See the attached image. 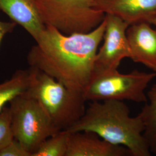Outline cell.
<instances>
[{
	"mask_svg": "<svg viewBox=\"0 0 156 156\" xmlns=\"http://www.w3.org/2000/svg\"><path fill=\"white\" fill-rule=\"evenodd\" d=\"M105 26L104 19L89 33L66 35L46 25L28 51L27 63L68 88L84 93L94 74L95 58Z\"/></svg>",
	"mask_w": 156,
	"mask_h": 156,
	"instance_id": "1",
	"label": "cell"
},
{
	"mask_svg": "<svg viewBox=\"0 0 156 156\" xmlns=\"http://www.w3.org/2000/svg\"><path fill=\"white\" fill-rule=\"evenodd\" d=\"M123 101H93L83 116L67 130L93 132L111 144L126 147L131 156H150L142 116L139 113L131 117Z\"/></svg>",
	"mask_w": 156,
	"mask_h": 156,
	"instance_id": "2",
	"label": "cell"
},
{
	"mask_svg": "<svg viewBox=\"0 0 156 156\" xmlns=\"http://www.w3.org/2000/svg\"><path fill=\"white\" fill-rule=\"evenodd\" d=\"M31 79L24 94L38 101L58 130H67L86 111L83 93L68 88L48 74L30 67Z\"/></svg>",
	"mask_w": 156,
	"mask_h": 156,
	"instance_id": "3",
	"label": "cell"
},
{
	"mask_svg": "<svg viewBox=\"0 0 156 156\" xmlns=\"http://www.w3.org/2000/svg\"><path fill=\"white\" fill-rule=\"evenodd\" d=\"M46 25L62 33H86L103 22L105 14L96 9L93 0H36Z\"/></svg>",
	"mask_w": 156,
	"mask_h": 156,
	"instance_id": "4",
	"label": "cell"
},
{
	"mask_svg": "<svg viewBox=\"0 0 156 156\" xmlns=\"http://www.w3.org/2000/svg\"><path fill=\"white\" fill-rule=\"evenodd\" d=\"M14 139L31 154L60 130L52 123L39 102L23 93L9 102Z\"/></svg>",
	"mask_w": 156,
	"mask_h": 156,
	"instance_id": "5",
	"label": "cell"
},
{
	"mask_svg": "<svg viewBox=\"0 0 156 156\" xmlns=\"http://www.w3.org/2000/svg\"><path fill=\"white\" fill-rule=\"evenodd\" d=\"M156 73L134 70L121 73L117 69L94 74L83 93L86 101H131L136 103L147 101L145 90L156 78Z\"/></svg>",
	"mask_w": 156,
	"mask_h": 156,
	"instance_id": "6",
	"label": "cell"
},
{
	"mask_svg": "<svg viewBox=\"0 0 156 156\" xmlns=\"http://www.w3.org/2000/svg\"><path fill=\"white\" fill-rule=\"evenodd\" d=\"M105 20L104 43L95 56L94 74L117 69L123 59L131 58V56L127 36L129 25L119 17L109 14L105 15Z\"/></svg>",
	"mask_w": 156,
	"mask_h": 156,
	"instance_id": "7",
	"label": "cell"
},
{
	"mask_svg": "<svg viewBox=\"0 0 156 156\" xmlns=\"http://www.w3.org/2000/svg\"><path fill=\"white\" fill-rule=\"evenodd\" d=\"M95 8L122 19L130 26L150 23L156 15V0H93Z\"/></svg>",
	"mask_w": 156,
	"mask_h": 156,
	"instance_id": "8",
	"label": "cell"
},
{
	"mask_svg": "<svg viewBox=\"0 0 156 156\" xmlns=\"http://www.w3.org/2000/svg\"><path fill=\"white\" fill-rule=\"evenodd\" d=\"M131 156L122 146L113 145L93 132H69L66 156Z\"/></svg>",
	"mask_w": 156,
	"mask_h": 156,
	"instance_id": "9",
	"label": "cell"
},
{
	"mask_svg": "<svg viewBox=\"0 0 156 156\" xmlns=\"http://www.w3.org/2000/svg\"><path fill=\"white\" fill-rule=\"evenodd\" d=\"M131 59L156 73V29L148 23L131 24L127 30Z\"/></svg>",
	"mask_w": 156,
	"mask_h": 156,
	"instance_id": "10",
	"label": "cell"
},
{
	"mask_svg": "<svg viewBox=\"0 0 156 156\" xmlns=\"http://www.w3.org/2000/svg\"><path fill=\"white\" fill-rule=\"evenodd\" d=\"M0 10L24 28L35 41L46 27L36 0H0Z\"/></svg>",
	"mask_w": 156,
	"mask_h": 156,
	"instance_id": "11",
	"label": "cell"
},
{
	"mask_svg": "<svg viewBox=\"0 0 156 156\" xmlns=\"http://www.w3.org/2000/svg\"><path fill=\"white\" fill-rule=\"evenodd\" d=\"M31 79L30 68L18 69L11 78L0 83V112L16 97L24 93L28 88Z\"/></svg>",
	"mask_w": 156,
	"mask_h": 156,
	"instance_id": "12",
	"label": "cell"
},
{
	"mask_svg": "<svg viewBox=\"0 0 156 156\" xmlns=\"http://www.w3.org/2000/svg\"><path fill=\"white\" fill-rule=\"evenodd\" d=\"M147 101L140 114L143 119L144 136L151 153L156 154V83L146 93Z\"/></svg>",
	"mask_w": 156,
	"mask_h": 156,
	"instance_id": "13",
	"label": "cell"
},
{
	"mask_svg": "<svg viewBox=\"0 0 156 156\" xmlns=\"http://www.w3.org/2000/svg\"><path fill=\"white\" fill-rule=\"evenodd\" d=\"M69 132L61 130L45 140L32 156H66Z\"/></svg>",
	"mask_w": 156,
	"mask_h": 156,
	"instance_id": "14",
	"label": "cell"
},
{
	"mask_svg": "<svg viewBox=\"0 0 156 156\" xmlns=\"http://www.w3.org/2000/svg\"><path fill=\"white\" fill-rule=\"evenodd\" d=\"M13 140L11 110L5 106L0 112V151Z\"/></svg>",
	"mask_w": 156,
	"mask_h": 156,
	"instance_id": "15",
	"label": "cell"
},
{
	"mask_svg": "<svg viewBox=\"0 0 156 156\" xmlns=\"http://www.w3.org/2000/svg\"><path fill=\"white\" fill-rule=\"evenodd\" d=\"M0 156H31V154L14 139L0 151Z\"/></svg>",
	"mask_w": 156,
	"mask_h": 156,
	"instance_id": "16",
	"label": "cell"
},
{
	"mask_svg": "<svg viewBox=\"0 0 156 156\" xmlns=\"http://www.w3.org/2000/svg\"><path fill=\"white\" fill-rule=\"evenodd\" d=\"M16 26V23L13 21L2 22L0 20V46L2 39L6 35L12 33Z\"/></svg>",
	"mask_w": 156,
	"mask_h": 156,
	"instance_id": "17",
	"label": "cell"
},
{
	"mask_svg": "<svg viewBox=\"0 0 156 156\" xmlns=\"http://www.w3.org/2000/svg\"><path fill=\"white\" fill-rule=\"evenodd\" d=\"M150 24L154 25V27H155V28L156 29V15L151 20Z\"/></svg>",
	"mask_w": 156,
	"mask_h": 156,
	"instance_id": "18",
	"label": "cell"
}]
</instances>
